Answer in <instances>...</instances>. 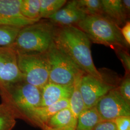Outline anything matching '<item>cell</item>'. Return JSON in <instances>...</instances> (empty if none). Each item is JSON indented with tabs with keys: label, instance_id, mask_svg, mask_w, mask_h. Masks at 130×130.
<instances>
[{
	"label": "cell",
	"instance_id": "6da1fadb",
	"mask_svg": "<svg viewBox=\"0 0 130 130\" xmlns=\"http://www.w3.org/2000/svg\"><path fill=\"white\" fill-rule=\"evenodd\" d=\"M91 42L87 35L75 26L58 27L54 39L56 46L68 56L79 70L85 74L103 80L102 74L93 62Z\"/></svg>",
	"mask_w": 130,
	"mask_h": 130
},
{
	"label": "cell",
	"instance_id": "7a4b0ae2",
	"mask_svg": "<svg viewBox=\"0 0 130 130\" xmlns=\"http://www.w3.org/2000/svg\"><path fill=\"white\" fill-rule=\"evenodd\" d=\"M57 28L48 19H40L21 28L11 47L21 53H45L54 42Z\"/></svg>",
	"mask_w": 130,
	"mask_h": 130
},
{
	"label": "cell",
	"instance_id": "3957f363",
	"mask_svg": "<svg viewBox=\"0 0 130 130\" xmlns=\"http://www.w3.org/2000/svg\"><path fill=\"white\" fill-rule=\"evenodd\" d=\"M75 26L93 43L113 49L120 47L128 49L130 46L121 35V28L104 14L87 15Z\"/></svg>",
	"mask_w": 130,
	"mask_h": 130
},
{
	"label": "cell",
	"instance_id": "277c9868",
	"mask_svg": "<svg viewBox=\"0 0 130 130\" xmlns=\"http://www.w3.org/2000/svg\"><path fill=\"white\" fill-rule=\"evenodd\" d=\"M0 95L3 101L13 107L19 117L21 114L26 116L29 112L41 106V89L24 80L0 88Z\"/></svg>",
	"mask_w": 130,
	"mask_h": 130
},
{
	"label": "cell",
	"instance_id": "5b68a950",
	"mask_svg": "<svg viewBox=\"0 0 130 130\" xmlns=\"http://www.w3.org/2000/svg\"><path fill=\"white\" fill-rule=\"evenodd\" d=\"M16 53L18 67L23 76L24 80L41 89L49 82V64L47 52Z\"/></svg>",
	"mask_w": 130,
	"mask_h": 130
},
{
	"label": "cell",
	"instance_id": "8992f818",
	"mask_svg": "<svg viewBox=\"0 0 130 130\" xmlns=\"http://www.w3.org/2000/svg\"><path fill=\"white\" fill-rule=\"evenodd\" d=\"M49 64V82L62 85H72L82 71L54 43L47 52Z\"/></svg>",
	"mask_w": 130,
	"mask_h": 130
},
{
	"label": "cell",
	"instance_id": "52a82bcc",
	"mask_svg": "<svg viewBox=\"0 0 130 130\" xmlns=\"http://www.w3.org/2000/svg\"><path fill=\"white\" fill-rule=\"evenodd\" d=\"M95 107L102 121H114L120 117H130V104L121 95L118 87L101 98Z\"/></svg>",
	"mask_w": 130,
	"mask_h": 130
},
{
	"label": "cell",
	"instance_id": "ba28073f",
	"mask_svg": "<svg viewBox=\"0 0 130 130\" xmlns=\"http://www.w3.org/2000/svg\"><path fill=\"white\" fill-rule=\"evenodd\" d=\"M116 87L91 75L84 73L80 81V91L85 108L95 107L98 101Z\"/></svg>",
	"mask_w": 130,
	"mask_h": 130
},
{
	"label": "cell",
	"instance_id": "9c48e42d",
	"mask_svg": "<svg viewBox=\"0 0 130 130\" xmlns=\"http://www.w3.org/2000/svg\"><path fill=\"white\" fill-rule=\"evenodd\" d=\"M20 0H0V25L24 27L40 20L28 19L20 10Z\"/></svg>",
	"mask_w": 130,
	"mask_h": 130
},
{
	"label": "cell",
	"instance_id": "30bf717a",
	"mask_svg": "<svg viewBox=\"0 0 130 130\" xmlns=\"http://www.w3.org/2000/svg\"><path fill=\"white\" fill-rule=\"evenodd\" d=\"M86 16L79 9L75 0L67 2L60 9L47 19L57 27H64L75 26Z\"/></svg>",
	"mask_w": 130,
	"mask_h": 130
},
{
	"label": "cell",
	"instance_id": "8fae6325",
	"mask_svg": "<svg viewBox=\"0 0 130 130\" xmlns=\"http://www.w3.org/2000/svg\"><path fill=\"white\" fill-rule=\"evenodd\" d=\"M73 85H62L48 82L41 89L40 107H46L64 99H69L73 91Z\"/></svg>",
	"mask_w": 130,
	"mask_h": 130
},
{
	"label": "cell",
	"instance_id": "7c38bea8",
	"mask_svg": "<svg viewBox=\"0 0 130 130\" xmlns=\"http://www.w3.org/2000/svg\"><path fill=\"white\" fill-rule=\"evenodd\" d=\"M77 121L68 107L57 112L42 127L43 130H76Z\"/></svg>",
	"mask_w": 130,
	"mask_h": 130
},
{
	"label": "cell",
	"instance_id": "4fadbf2b",
	"mask_svg": "<svg viewBox=\"0 0 130 130\" xmlns=\"http://www.w3.org/2000/svg\"><path fill=\"white\" fill-rule=\"evenodd\" d=\"M103 14L120 28L128 21L130 14L124 9L121 0H101Z\"/></svg>",
	"mask_w": 130,
	"mask_h": 130
},
{
	"label": "cell",
	"instance_id": "5bb4252c",
	"mask_svg": "<svg viewBox=\"0 0 130 130\" xmlns=\"http://www.w3.org/2000/svg\"><path fill=\"white\" fill-rule=\"evenodd\" d=\"M68 107L69 99H64L48 106L35 108L29 112L26 117L42 126L57 112Z\"/></svg>",
	"mask_w": 130,
	"mask_h": 130
},
{
	"label": "cell",
	"instance_id": "9a60e30c",
	"mask_svg": "<svg viewBox=\"0 0 130 130\" xmlns=\"http://www.w3.org/2000/svg\"><path fill=\"white\" fill-rule=\"evenodd\" d=\"M84 73L82 71L75 78L73 91L69 99V108L77 119L79 114L86 109L80 91V81Z\"/></svg>",
	"mask_w": 130,
	"mask_h": 130
},
{
	"label": "cell",
	"instance_id": "2e32d148",
	"mask_svg": "<svg viewBox=\"0 0 130 130\" xmlns=\"http://www.w3.org/2000/svg\"><path fill=\"white\" fill-rule=\"evenodd\" d=\"M101 121L95 107L86 108L77 118L76 130H93Z\"/></svg>",
	"mask_w": 130,
	"mask_h": 130
},
{
	"label": "cell",
	"instance_id": "e0dca14e",
	"mask_svg": "<svg viewBox=\"0 0 130 130\" xmlns=\"http://www.w3.org/2000/svg\"><path fill=\"white\" fill-rule=\"evenodd\" d=\"M19 116L14 108L3 101L0 104V130H13Z\"/></svg>",
	"mask_w": 130,
	"mask_h": 130
},
{
	"label": "cell",
	"instance_id": "ac0fdd59",
	"mask_svg": "<svg viewBox=\"0 0 130 130\" xmlns=\"http://www.w3.org/2000/svg\"><path fill=\"white\" fill-rule=\"evenodd\" d=\"M22 28L12 25H0V48L12 46Z\"/></svg>",
	"mask_w": 130,
	"mask_h": 130
},
{
	"label": "cell",
	"instance_id": "d6986e66",
	"mask_svg": "<svg viewBox=\"0 0 130 130\" xmlns=\"http://www.w3.org/2000/svg\"><path fill=\"white\" fill-rule=\"evenodd\" d=\"M40 0H20V10L25 17L40 20Z\"/></svg>",
	"mask_w": 130,
	"mask_h": 130
},
{
	"label": "cell",
	"instance_id": "ffe728a7",
	"mask_svg": "<svg viewBox=\"0 0 130 130\" xmlns=\"http://www.w3.org/2000/svg\"><path fill=\"white\" fill-rule=\"evenodd\" d=\"M66 0H40V18L47 19L67 3Z\"/></svg>",
	"mask_w": 130,
	"mask_h": 130
},
{
	"label": "cell",
	"instance_id": "44dd1931",
	"mask_svg": "<svg viewBox=\"0 0 130 130\" xmlns=\"http://www.w3.org/2000/svg\"><path fill=\"white\" fill-rule=\"evenodd\" d=\"M79 9L87 15L103 14L101 0H76Z\"/></svg>",
	"mask_w": 130,
	"mask_h": 130
},
{
	"label": "cell",
	"instance_id": "7402d4cb",
	"mask_svg": "<svg viewBox=\"0 0 130 130\" xmlns=\"http://www.w3.org/2000/svg\"><path fill=\"white\" fill-rule=\"evenodd\" d=\"M17 54L12 47L0 48V77L7 62Z\"/></svg>",
	"mask_w": 130,
	"mask_h": 130
},
{
	"label": "cell",
	"instance_id": "603a6c76",
	"mask_svg": "<svg viewBox=\"0 0 130 130\" xmlns=\"http://www.w3.org/2000/svg\"><path fill=\"white\" fill-rule=\"evenodd\" d=\"M113 49L123 66L125 70V73L130 74V56L128 49L120 47H116Z\"/></svg>",
	"mask_w": 130,
	"mask_h": 130
},
{
	"label": "cell",
	"instance_id": "cb8c5ba5",
	"mask_svg": "<svg viewBox=\"0 0 130 130\" xmlns=\"http://www.w3.org/2000/svg\"><path fill=\"white\" fill-rule=\"evenodd\" d=\"M118 89L121 95L127 102L130 104V74L125 73Z\"/></svg>",
	"mask_w": 130,
	"mask_h": 130
},
{
	"label": "cell",
	"instance_id": "d4e9b609",
	"mask_svg": "<svg viewBox=\"0 0 130 130\" xmlns=\"http://www.w3.org/2000/svg\"><path fill=\"white\" fill-rule=\"evenodd\" d=\"M117 130H130V117L122 116L114 120Z\"/></svg>",
	"mask_w": 130,
	"mask_h": 130
},
{
	"label": "cell",
	"instance_id": "484cf974",
	"mask_svg": "<svg viewBox=\"0 0 130 130\" xmlns=\"http://www.w3.org/2000/svg\"><path fill=\"white\" fill-rule=\"evenodd\" d=\"M93 130H117L113 121H101Z\"/></svg>",
	"mask_w": 130,
	"mask_h": 130
},
{
	"label": "cell",
	"instance_id": "4316f807",
	"mask_svg": "<svg viewBox=\"0 0 130 130\" xmlns=\"http://www.w3.org/2000/svg\"><path fill=\"white\" fill-rule=\"evenodd\" d=\"M121 35L127 43L130 45V21H127L125 25L121 28Z\"/></svg>",
	"mask_w": 130,
	"mask_h": 130
},
{
	"label": "cell",
	"instance_id": "83f0119b",
	"mask_svg": "<svg viewBox=\"0 0 130 130\" xmlns=\"http://www.w3.org/2000/svg\"><path fill=\"white\" fill-rule=\"evenodd\" d=\"M122 5L126 11L130 14V0H123L122 1Z\"/></svg>",
	"mask_w": 130,
	"mask_h": 130
}]
</instances>
